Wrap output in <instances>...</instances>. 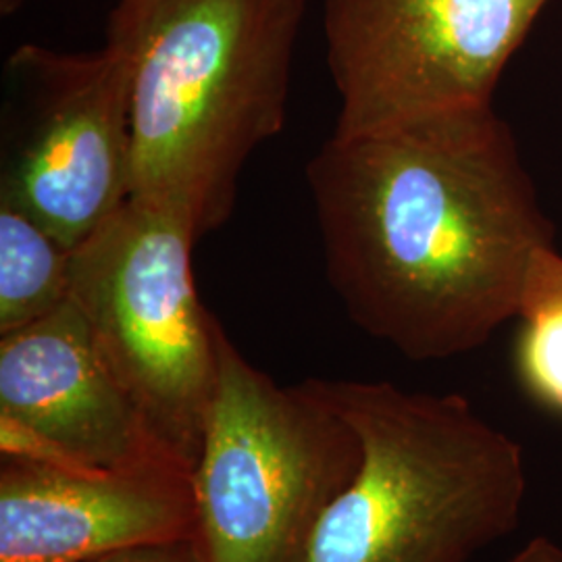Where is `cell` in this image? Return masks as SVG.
I'll return each instance as SVG.
<instances>
[{
  "instance_id": "14",
  "label": "cell",
  "mask_w": 562,
  "mask_h": 562,
  "mask_svg": "<svg viewBox=\"0 0 562 562\" xmlns=\"http://www.w3.org/2000/svg\"><path fill=\"white\" fill-rule=\"evenodd\" d=\"M23 2L25 0H0V13L2 15H13Z\"/></svg>"
},
{
  "instance_id": "3",
  "label": "cell",
  "mask_w": 562,
  "mask_h": 562,
  "mask_svg": "<svg viewBox=\"0 0 562 562\" xmlns=\"http://www.w3.org/2000/svg\"><path fill=\"white\" fill-rule=\"evenodd\" d=\"M304 382L352 427L362 452L308 562H471L517 531L529 487L522 446L464 396Z\"/></svg>"
},
{
  "instance_id": "12",
  "label": "cell",
  "mask_w": 562,
  "mask_h": 562,
  "mask_svg": "<svg viewBox=\"0 0 562 562\" xmlns=\"http://www.w3.org/2000/svg\"><path fill=\"white\" fill-rule=\"evenodd\" d=\"M81 562H202L201 550L192 536L134 543Z\"/></svg>"
},
{
  "instance_id": "2",
  "label": "cell",
  "mask_w": 562,
  "mask_h": 562,
  "mask_svg": "<svg viewBox=\"0 0 562 562\" xmlns=\"http://www.w3.org/2000/svg\"><path fill=\"white\" fill-rule=\"evenodd\" d=\"M306 0H117L130 69V199L196 240L232 217L252 153L283 130Z\"/></svg>"
},
{
  "instance_id": "13",
  "label": "cell",
  "mask_w": 562,
  "mask_h": 562,
  "mask_svg": "<svg viewBox=\"0 0 562 562\" xmlns=\"http://www.w3.org/2000/svg\"><path fill=\"white\" fill-rule=\"evenodd\" d=\"M506 562H562V546L548 536H536Z\"/></svg>"
},
{
  "instance_id": "6",
  "label": "cell",
  "mask_w": 562,
  "mask_h": 562,
  "mask_svg": "<svg viewBox=\"0 0 562 562\" xmlns=\"http://www.w3.org/2000/svg\"><path fill=\"white\" fill-rule=\"evenodd\" d=\"M548 0H323L334 136L357 138L494 104Z\"/></svg>"
},
{
  "instance_id": "10",
  "label": "cell",
  "mask_w": 562,
  "mask_h": 562,
  "mask_svg": "<svg viewBox=\"0 0 562 562\" xmlns=\"http://www.w3.org/2000/svg\"><path fill=\"white\" fill-rule=\"evenodd\" d=\"M74 248L0 201V336L57 311L71 296Z\"/></svg>"
},
{
  "instance_id": "9",
  "label": "cell",
  "mask_w": 562,
  "mask_h": 562,
  "mask_svg": "<svg viewBox=\"0 0 562 562\" xmlns=\"http://www.w3.org/2000/svg\"><path fill=\"white\" fill-rule=\"evenodd\" d=\"M188 471H104L0 457V562H81L192 536Z\"/></svg>"
},
{
  "instance_id": "1",
  "label": "cell",
  "mask_w": 562,
  "mask_h": 562,
  "mask_svg": "<svg viewBox=\"0 0 562 562\" xmlns=\"http://www.w3.org/2000/svg\"><path fill=\"white\" fill-rule=\"evenodd\" d=\"M306 181L346 315L408 361L482 348L519 317L531 261L554 246L494 104L331 136Z\"/></svg>"
},
{
  "instance_id": "5",
  "label": "cell",
  "mask_w": 562,
  "mask_h": 562,
  "mask_svg": "<svg viewBox=\"0 0 562 562\" xmlns=\"http://www.w3.org/2000/svg\"><path fill=\"white\" fill-rule=\"evenodd\" d=\"M192 229L130 201L74 250L71 301L165 450L190 473L220 383L223 325L202 306Z\"/></svg>"
},
{
  "instance_id": "7",
  "label": "cell",
  "mask_w": 562,
  "mask_h": 562,
  "mask_svg": "<svg viewBox=\"0 0 562 562\" xmlns=\"http://www.w3.org/2000/svg\"><path fill=\"white\" fill-rule=\"evenodd\" d=\"M0 201L78 248L130 201L132 86L120 50L21 44L4 63Z\"/></svg>"
},
{
  "instance_id": "4",
  "label": "cell",
  "mask_w": 562,
  "mask_h": 562,
  "mask_svg": "<svg viewBox=\"0 0 562 562\" xmlns=\"http://www.w3.org/2000/svg\"><path fill=\"white\" fill-rule=\"evenodd\" d=\"M361 457L352 427L308 383L273 382L222 329L217 394L190 475L202 562H308Z\"/></svg>"
},
{
  "instance_id": "8",
  "label": "cell",
  "mask_w": 562,
  "mask_h": 562,
  "mask_svg": "<svg viewBox=\"0 0 562 562\" xmlns=\"http://www.w3.org/2000/svg\"><path fill=\"white\" fill-rule=\"evenodd\" d=\"M0 454L104 471H188L153 434L71 299L0 336Z\"/></svg>"
},
{
  "instance_id": "11",
  "label": "cell",
  "mask_w": 562,
  "mask_h": 562,
  "mask_svg": "<svg viewBox=\"0 0 562 562\" xmlns=\"http://www.w3.org/2000/svg\"><path fill=\"white\" fill-rule=\"evenodd\" d=\"M519 319L522 385L540 404L562 413V257L554 246L531 261Z\"/></svg>"
}]
</instances>
